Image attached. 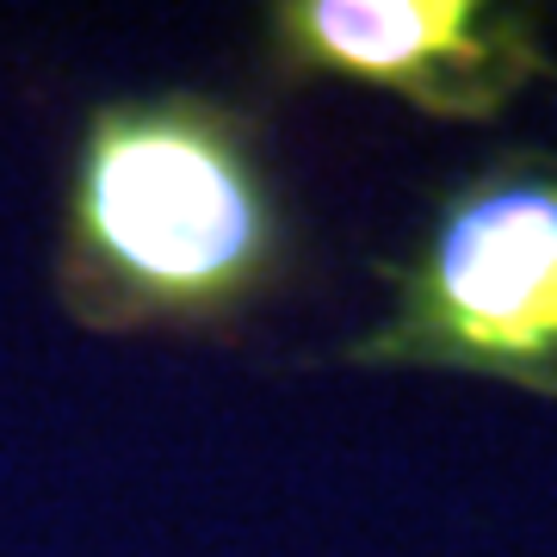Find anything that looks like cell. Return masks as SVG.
Returning <instances> with one entry per match:
<instances>
[{
  "instance_id": "3957f363",
  "label": "cell",
  "mask_w": 557,
  "mask_h": 557,
  "mask_svg": "<svg viewBox=\"0 0 557 557\" xmlns=\"http://www.w3.org/2000/svg\"><path fill=\"white\" fill-rule=\"evenodd\" d=\"M260 44L285 87L347 81L440 124H496L557 81L545 20L508 0H278Z\"/></svg>"
},
{
  "instance_id": "6da1fadb",
  "label": "cell",
  "mask_w": 557,
  "mask_h": 557,
  "mask_svg": "<svg viewBox=\"0 0 557 557\" xmlns=\"http://www.w3.org/2000/svg\"><path fill=\"white\" fill-rule=\"evenodd\" d=\"M292 199L248 106L156 87L81 119L50 242V298L75 329L236 335L292 278Z\"/></svg>"
},
{
  "instance_id": "7a4b0ae2",
  "label": "cell",
  "mask_w": 557,
  "mask_h": 557,
  "mask_svg": "<svg viewBox=\"0 0 557 557\" xmlns=\"http://www.w3.org/2000/svg\"><path fill=\"white\" fill-rule=\"evenodd\" d=\"M379 292V317L341 341L347 366L557 397V137L502 143L446 180Z\"/></svg>"
}]
</instances>
